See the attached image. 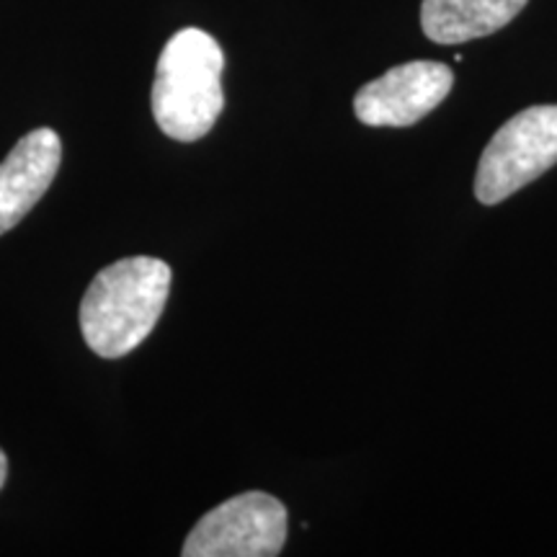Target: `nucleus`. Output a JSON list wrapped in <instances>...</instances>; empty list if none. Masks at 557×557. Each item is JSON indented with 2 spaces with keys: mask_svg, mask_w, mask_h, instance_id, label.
I'll return each instance as SVG.
<instances>
[{
  "mask_svg": "<svg viewBox=\"0 0 557 557\" xmlns=\"http://www.w3.org/2000/svg\"><path fill=\"white\" fill-rule=\"evenodd\" d=\"M287 506L250 491L214 506L186 537L184 557H274L287 542Z\"/></svg>",
  "mask_w": 557,
  "mask_h": 557,
  "instance_id": "nucleus-4",
  "label": "nucleus"
},
{
  "mask_svg": "<svg viewBox=\"0 0 557 557\" xmlns=\"http://www.w3.org/2000/svg\"><path fill=\"white\" fill-rule=\"evenodd\" d=\"M451 88V67L431 60L406 62L361 86L354 114L367 127H413L447 99Z\"/></svg>",
  "mask_w": 557,
  "mask_h": 557,
  "instance_id": "nucleus-5",
  "label": "nucleus"
},
{
  "mask_svg": "<svg viewBox=\"0 0 557 557\" xmlns=\"http://www.w3.org/2000/svg\"><path fill=\"white\" fill-rule=\"evenodd\" d=\"M5 478H9V457H5V451L0 449V487L5 485Z\"/></svg>",
  "mask_w": 557,
  "mask_h": 557,
  "instance_id": "nucleus-8",
  "label": "nucleus"
},
{
  "mask_svg": "<svg viewBox=\"0 0 557 557\" xmlns=\"http://www.w3.org/2000/svg\"><path fill=\"white\" fill-rule=\"evenodd\" d=\"M225 54L212 34L181 29L158 58L152 83V116L163 135L197 143L225 109Z\"/></svg>",
  "mask_w": 557,
  "mask_h": 557,
  "instance_id": "nucleus-2",
  "label": "nucleus"
},
{
  "mask_svg": "<svg viewBox=\"0 0 557 557\" xmlns=\"http://www.w3.org/2000/svg\"><path fill=\"white\" fill-rule=\"evenodd\" d=\"M557 163V103L511 116L493 135L475 173V197L500 205Z\"/></svg>",
  "mask_w": 557,
  "mask_h": 557,
  "instance_id": "nucleus-3",
  "label": "nucleus"
},
{
  "mask_svg": "<svg viewBox=\"0 0 557 557\" xmlns=\"http://www.w3.org/2000/svg\"><path fill=\"white\" fill-rule=\"evenodd\" d=\"M171 267L152 256H132L94 276L81 299V331L101 359H122L150 336L163 315Z\"/></svg>",
  "mask_w": 557,
  "mask_h": 557,
  "instance_id": "nucleus-1",
  "label": "nucleus"
},
{
  "mask_svg": "<svg viewBox=\"0 0 557 557\" xmlns=\"http://www.w3.org/2000/svg\"><path fill=\"white\" fill-rule=\"evenodd\" d=\"M529 0H423V34L436 45H462L504 29Z\"/></svg>",
  "mask_w": 557,
  "mask_h": 557,
  "instance_id": "nucleus-7",
  "label": "nucleus"
},
{
  "mask_svg": "<svg viewBox=\"0 0 557 557\" xmlns=\"http://www.w3.org/2000/svg\"><path fill=\"white\" fill-rule=\"evenodd\" d=\"M62 163L60 135L41 127L21 137L0 163V235L18 225L52 186Z\"/></svg>",
  "mask_w": 557,
  "mask_h": 557,
  "instance_id": "nucleus-6",
  "label": "nucleus"
}]
</instances>
